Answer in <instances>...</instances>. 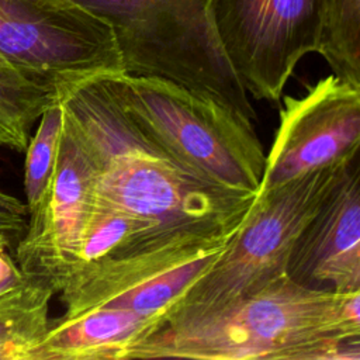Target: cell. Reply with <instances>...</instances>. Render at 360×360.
<instances>
[{
  "label": "cell",
  "instance_id": "cell-1",
  "mask_svg": "<svg viewBox=\"0 0 360 360\" xmlns=\"http://www.w3.org/2000/svg\"><path fill=\"white\" fill-rule=\"evenodd\" d=\"M335 294L287 274L228 305L162 323L132 359L315 360L335 340Z\"/></svg>",
  "mask_w": 360,
  "mask_h": 360
},
{
  "label": "cell",
  "instance_id": "cell-2",
  "mask_svg": "<svg viewBox=\"0 0 360 360\" xmlns=\"http://www.w3.org/2000/svg\"><path fill=\"white\" fill-rule=\"evenodd\" d=\"M115 98L141 134L194 176L257 194L266 155L253 121L176 82L128 72L107 75Z\"/></svg>",
  "mask_w": 360,
  "mask_h": 360
},
{
  "label": "cell",
  "instance_id": "cell-3",
  "mask_svg": "<svg viewBox=\"0 0 360 360\" xmlns=\"http://www.w3.org/2000/svg\"><path fill=\"white\" fill-rule=\"evenodd\" d=\"M107 20L125 72L176 82L255 122L248 91L217 34L211 0H75Z\"/></svg>",
  "mask_w": 360,
  "mask_h": 360
},
{
  "label": "cell",
  "instance_id": "cell-4",
  "mask_svg": "<svg viewBox=\"0 0 360 360\" xmlns=\"http://www.w3.org/2000/svg\"><path fill=\"white\" fill-rule=\"evenodd\" d=\"M347 160L257 193L250 211L215 262L165 311L159 326L228 305L287 276L301 233Z\"/></svg>",
  "mask_w": 360,
  "mask_h": 360
},
{
  "label": "cell",
  "instance_id": "cell-5",
  "mask_svg": "<svg viewBox=\"0 0 360 360\" xmlns=\"http://www.w3.org/2000/svg\"><path fill=\"white\" fill-rule=\"evenodd\" d=\"M256 195L208 183L141 143L100 166L91 214L112 211L146 221L153 229L148 238L229 239Z\"/></svg>",
  "mask_w": 360,
  "mask_h": 360
},
{
  "label": "cell",
  "instance_id": "cell-6",
  "mask_svg": "<svg viewBox=\"0 0 360 360\" xmlns=\"http://www.w3.org/2000/svg\"><path fill=\"white\" fill-rule=\"evenodd\" d=\"M0 53L55 91L125 72L112 25L75 0H0Z\"/></svg>",
  "mask_w": 360,
  "mask_h": 360
},
{
  "label": "cell",
  "instance_id": "cell-7",
  "mask_svg": "<svg viewBox=\"0 0 360 360\" xmlns=\"http://www.w3.org/2000/svg\"><path fill=\"white\" fill-rule=\"evenodd\" d=\"M222 48L257 100L278 103L298 62L319 49L325 0H211Z\"/></svg>",
  "mask_w": 360,
  "mask_h": 360
},
{
  "label": "cell",
  "instance_id": "cell-8",
  "mask_svg": "<svg viewBox=\"0 0 360 360\" xmlns=\"http://www.w3.org/2000/svg\"><path fill=\"white\" fill-rule=\"evenodd\" d=\"M360 149V87L333 73L284 98L259 193L352 158Z\"/></svg>",
  "mask_w": 360,
  "mask_h": 360
},
{
  "label": "cell",
  "instance_id": "cell-9",
  "mask_svg": "<svg viewBox=\"0 0 360 360\" xmlns=\"http://www.w3.org/2000/svg\"><path fill=\"white\" fill-rule=\"evenodd\" d=\"M97 172L93 158L62 121L53 173L17 242L15 262L22 273L45 278L56 290L75 266L91 214Z\"/></svg>",
  "mask_w": 360,
  "mask_h": 360
},
{
  "label": "cell",
  "instance_id": "cell-10",
  "mask_svg": "<svg viewBox=\"0 0 360 360\" xmlns=\"http://www.w3.org/2000/svg\"><path fill=\"white\" fill-rule=\"evenodd\" d=\"M288 276L318 290L360 288V149L301 233Z\"/></svg>",
  "mask_w": 360,
  "mask_h": 360
},
{
  "label": "cell",
  "instance_id": "cell-11",
  "mask_svg": "<svg viewBox=\"0 0 360 360\" xmlns=\"http://www.w3.org/2000/svg\"><path fill=\"white\" fill-rule=\"evenodd\" d=\"M158 321L122 308H96L52 319L34 360H128Z\"/></svg>",
  "mask_w": 360,
  "mask_h": 360
},
{
  "label": "cell",
  "instance_id": "cell-12",
  "mask_svg": "<svg viewBox=\"0 0 360 360\" xmlns=\"http://www.w3.org/2000/svg\"><path fill=\"white\" fill-rule=\"evenodd\" d=\"M55 294L51 281L24 273L17 285L0 295V360H34L51 323Z\"/></svg>",
  "mask_w": 360,
  "mask_h": 360
},
{
  "label": "cell",
  "instance_id": "cell-13",
  "mask_svg": "<svg viewBox=\"0 0 360 360\" xmlns=\"http://www.w3.org/2000/svg\"><path fill=\"white\" fill-rule=\"evenodd\" d=\"M56 100V91L37 82L0 53V148L27 149L32 125Z\"/></svg>",
  "mask_w": 360,
  "mask_h": 360
},
{
  "label": "cell",
  "instance_id": "cell-14",
  "mask_svg": "<svg viewBox=\"0 0 360 360\" xmlns=\"http://www.w3.org/2000/svg\"><path fill=\"white\" fill-rule=\"evenodd\" d=\"M224 248L225 246L207 252L158 273L117 295L103 308H122L143 316L155 318L159 328V321L165 311L211 267Z\"/></svg>",
  "mask_w": 360,
  "mask_h": 360
},
{
  "label": "cell",
  "instance_id": "cell-15",
  "mask_svg": "<svg viewBox=\"0 0 360 360\" xmlns=\"http://www.w3.org/2000/svg\"><path fill=\"white\" fill-rule=\"evenodd\" d=\"M318 53L335 76L360 87V0H325Z\"/></svg>",
  "mask_w": 360,
  "mask_h": 360
},
{
  "label": "cell",
  "instance_id": "cell-16",
  "mask_svg": "<svg viewBox=\"0 0 360 360\" xmlns=\"http://www.w3.org/2000/svg\"><path fill=\"white\" fill-rule=\"evenodd\" d=\"M62 127V108L55 100L39 118L25 149L24 190L28 212L38 204L53 173Z\"/></svg>",
  "mask_w": 360,
  "mask_h": 360
},
{
  "label": "cell",
  "instance_id": "cell-17",
  "mask_svg": "<svg viewBox=\"0 0 360 360\" xmlns=\"http://www.w3.org/2000/svg\"><path fill=\"white\" fill-rule=\"evenodd\" d=\"M152 233L153 229L146 221L112 211L93 212L83 232L76 263L70 270L114 253L139 235Z\"/></svg>",
  "mask_w": 360,
  "mask_h": 360
},
{
  "label": "cell",
  "instance_id": "cell-18",
  "mask_svg": "<svg viewBox=\"0 0 360 360\" xmlns=\"http://www.w3.org/2000/svg\"><path fill=\"white\" fill-rule=\"evenodd\" d=\"M335 292L330 322L333 339L360 336V288Z\"/></svg>",
  "mask_w": 360,
  "mask_h": 360
},
{
  "label": "cell",
  "instance_id": "cell-19",
  "mask_svg": "<svg viewBox=\"0 0 360 360\" xmlns=\"http://www.w3.org/2000/svg\"><path fill=\"white\" fill-rule=\"evenodd\" d=\"M315 360H360V336H346L326 343Z\"/></svg>",
  "mask_w": 360,
  "mask_h": 360
},
{
  "label": "cell",
  "instance_id": "cell-20",
  "mask_svg": "<svg viewBox=\"0 0 360 360\" xmlns=\"http://www.w3.org/2000/svg\"><path fill=\"white\" fill-rule=\"evenodd\" d=\"M22 228V217L0 210V240L4 243L15 239Z\"/></svg>",
  "mask_w": 360,
  "mask_h": 360
},
{
  "label": "cell",
  "instance_id": "cell-21",
  "mask_svg": "<svg viewBox=\"0 0 360 360\" xmlns=\"http://www.w3.org/2000/svg\"><path fill=\"white\" fill-rule=\"evenodd\" d=\"M6 246L0 245V280L14 278L22 276V271L20 270L17 262H14L8 253L6 252Z\"/></svg>",
  "mask_w": 360,
  "mask_h": 360
},
{
  "label": "cell",
  "instance_id": "cell-22",
  "mask_svg": "<svg viewBox=\"0 0 360 360\" xmlns=\"http://www.w3.org/2000/svg\"><path fill=\"white\" fill-rule=\"evenodd\" d=\"M0 210L14 212V214H21V215L28 214L25 202H22L15 195H13L10 193H6L3 190H0Z\"/></svg>",
  "mask_w": 360,
  "mask_h": 360
},
{
  "label": "cell",
  "instance_id": "cell-23",
  "mask_svg": "<svg viewBox=\"0 0 360 360\" xmlns=\"http://www.w3.org/2000/svg\"><path fill=\"white\" fill-rule=\"evenodd\" d=\"M22 277H24V273H22V276H20V277L7 278V280H0V295L4 294L6 291H8L10 288H13L14 285H17V284L22 280Z\"/></svg>",
  "mask_w": 360,
  "mask_h": 360
},
{
  "label": "cell",
  "instance_id": "cell-24",
  "mask_svg": "<svg viewBox=\"0 0 360 360\" xmlns=\"http://www.w3.org/2000/svg\"><path fill=\"white\" fill-rule=\"evenodd\" d=\"M0 245H3V246H6V245H4V243H3V242H1V240H0ZM6 248H8V246H6Z\"/></svg>",
  "mask_w": 360,
  "mask_h": 360
}]
</instances>
